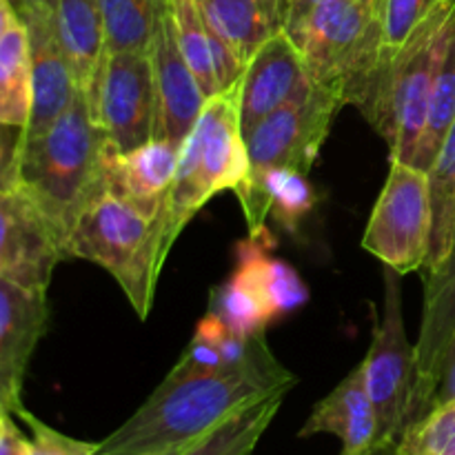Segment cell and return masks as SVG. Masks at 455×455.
<instances>
[{
  "mask_svg": "<svg viewBox=\"0 0 455 455\" xmlns=\"http://www.w3.org/2000/svg\"><path fill=\"white\" fill-rule=\"evenodd\" d=\"M296 382L271 354L265 333H258L243 363L204 376L164 378L127 422L98 443L96 455H145L182 447L216 429L238 409L293 389Z\"/></svg>",
  "mask_w": 455,
  "mask_h": 455,
  "instance_id": "obj_1",
  "label": "cell"
},
{
  "mask_svg": "<svg viewBox=\"0 0 455 455\" xmlns=\"http://www.w3.org/2000/svg\"><path fill=\"white\" fill-rule=\"evenodd\" d=\"M107 149L109 138L83 92L43 136L20 147L18 185L52 220L65 247L84 209L109 191Z\"/></svg>",
  "mask_w": 455,
  "mask_h": 455,
  "instance_id": "obj_2",
  "label": "cell"
},
{
  "mask_svg": "<svg viewBox=\"0 0 455 455\" xmlns=\"http://www.w3.org/2000/svg\"><path fill=\"white\" fill-rule=\"evenodd\" d=\"M455 0H443L398 52L378 65L358 109L389 145V160L411 164L425 132L435 71L453 29Z\"/></svg>",
  "mask_w": 455,
  "mask_h": 455,
  "instance_id": "obj_3",
  "label": "cell"
},
{
  "mask_svg": "<svg viewBox=\"0 0 455 455\" xmlns=\"http://www.w3.org/2000/svg\"><path fill=\"white\" fill-rule=\"evenodd\" d=\"M284 31L311 80L358 107L382 58L380 0H291Z\"/></svg>",
  "mask_w": 455,
  "mask_h": 455,
  "instance_id": "obj_4",
  "label": "cell"
},
{
  "mask_svg": "<svg viewBox=\"0 0 455 455\" xmlns=\"http://www.w3.org/2000/svg\"><path fill=\"white\" fill-rule=\"evenodd\" d=\"M163 209L156 216L114 191L93 200L67 240V258L93 262L109 271L127 300L147 320L164 260Z\"/></svg>",
  "mask_w": 455,
  "mask_h": 455,
  "instance_id": "obj_5",
  "label": "cell"
},
{
  "mask_svg": "<svg viewBox=\"0 0 455 455\" xmlns=\"http://www.w3.org/2000/svg\"><path fill=\"white\" fill-rule=\"evenodd\" d=\"M342 107L345 100L336 92L314 83L309 92L289 100L244 133L249 172L234 194L243 207L249 238L269 234L267 213L260 207L262 180L275 169H296L309 176Z\"/></svg>",
  "mask_w": 455,
  "mask_h": 455,
  "instance_id": "obj_6",
  "label": "cell"
},
{
  "mask_svg": "<svg viewBox=\"0 0 455 455\" xmlns=\"http://www.w3.org/2000/svg\"><path fill=\"white\" fill-rule=\"evenodd\" d=\"M403 275L385 267V309L373 327L363 364L364 385L378 416V444L398 447L411 425L416 387V345H411L403 315Z\"/></svg>",
  "mask_w": 455,
  "mask_h": 455,
  "instance_id": "obj_7",
  "label": "cell"
},
{
  "mask_svg": "<svg viewBox=\"0 0 455 455\" xmlns=\"http://www.w3.org/2000/svg\"><path fill=\"white\" fill-rule=\"evenodd\" d=\"M431 243L429 173L389 160V176L376 200L363 249L400 275L427 267Z\"/></svg>",
  "mask_w": 455,
  "mask_h": 455,
  "instance_id": "obj_8",
  "label": "cell"
},
{
  "mask_svg": "<svg viewBox=\"0 0 455 455\" xmlns=\"http://www.w3.org/2000/svg\"><path fill=\"white\" fill-rule=\"evenodd\" d=\"M89 107L118 151H132L154 140L158 102L149 53H109Z\"/></svg>",
  "mask_w": 455,
  "mask_h": 455,
  "instance_id": "obj_9",
  "label": "cell"
},
{
  "mask_svg": "<svg viewBox=\"0 0 455 455\" xmlns=\"http://www.w3.org/2000/svg\"><path fill=\"white\" fill-rule=\"evenodd\" d=\"M65 243L36 200L22 189H0V278L47 291Z\"/></svg>",
  "mask_w": 455,
  "mask_h": 455,
  "instance_id": "obj_10",
  "label": "cell"
},
{
  "mask_svg": "<svg viewBox=\"0 0 455 455\" xmlns=\"http://www.w3.org/2000/svg\"><path fill=\"white\" fill-rule=\"evenodd\" d=\"M185 145L194 154L198 176L209 198L234 191L249 172L247 145L240 124V80L209 98Z\"/></svg>",
  "mask_w": 455,
  "mask_h": 455,
  "instance_id": "obj_11",
  "label": "cell"
},
{
  "mask_svg": "<svg viewBox=\"0 0 455 455\" xmlns=\"http://www.w3.org/2000/svg\"><path fill=\"white\" fill-rule=\"evenodd\" d=\"M49 327L47 291L0 278V407L16 416L36 347Z\"/></svg>",
  "mask_w": 455,
  "mask_h": 455,
  "instance_id": "obj_12",
  "label": "cell"
},
{
  "mask_svg": "<svg viewBox=\"0 0 455 455\" xmlns=\"http://www.w3.org/2000/svg\"><path fill=\"white\" fill-rule=\"evenodd\" d=\"M314 84L300 49L287 31L271 36L251 56L240 78V124L249 133L260 120L274 114Z\"/></svg>",
  "mask_w": 455,
  "mask_h": 455,
  "instance_id": "obj_13",
  "label": "cell"
},
{
  "mask_svg": "<svg viewBox=\"0 0 455 455\" xmlns=\"http://www.w3.org/2000/svg\"><path fill=\"white\" fill-rule=\"evenodd\" d=\"M149 58L158 102L154 138L182 147L207 105V96L178 47L169 3L149 47Z\"/></svg>",
  "mask_w": 455,
  "mask_h": 455,
  "instance_id": "obj_14",
  "label": "cell"
},
{
  "mask_svg": "<svg viewBox=\"0 0 455 455\" xmlns=\"http://www.w3.org/2000/svg\"><path fill=\"white\" fill-rule=\"evenodd\" d=\"M20 18L29 36L31 56V114L22 129L25 145L43 136L69 109L80 89L58 43L53 13L27 9Z\"/></svg>",
  "mask_w": 455,
  "mask_h": 455,
  "instance_id": "obj_15",
  "label": "cell"
},
{
  "mask_svg": "<svg viewBox=\"0 0 455 455\" xmlns=\"http://www.w3.org/2000/svg\"><path fill=\"white\" fill-rule=\"evenodd\" d=\"M455 338V231L447 260L425 280V309L416 342V387L411 425L429 411L444 354ZM409 425V427H411Z\"/></svg>",
  "mask_w": 455,
  "mask_h": 455,
  "instance_id": "obj_16",
  "label": "cell"
},
{
  "mask_svg": "<svg viewBox=\"0 0 455 455\" xmlns=\"http://www.w3.org/2000/svg\"><path fill=\"white\" fill-rule=\"evenodd\" d=\"M320 434L340 438V455H373L389 449L378 444V416L364 385L363 364L347 373L345 380L315 404L300 429V438Z\"/></svg>",
  "mask_w": 455,
  "mask_h": 455,
  "instance_id": "obj_17",
  "label": "cell"
},
{
  "mask_svg": "<svg viewBox=\"0 0 455 455\" xmlns=\"http://www.w3.org/2000/svg\"><path fill=\"white\" fill-rule=\"evenodd\" d=\"M180 147L169 140H149L132 151L107 149V187L123 196L140 212L156 216L163 209L167 191L176 176Z\"/></svg>",
  "mask_w": 455,
  "mask_h": 455,
  "instance_id": "obj_18",
  "label": "cell"
},
{
  "mask_svg": "<svg viewBox=\"0 0 455 455\" xmlns=\"http://www.w3.org/2000/svg\"><path fill=\"white\" fill-rule=\"evenodd\" d=\"M56 34L76 84L92 102L105 65V27L98 0H58Z\"/></svg>",
  "mask_w": 455,
  "mask_h": 455,
  "instance_id": "obj_19",
  "label": "cell"
},
{
  "mask_svg": "<svg viewBox=\"0 0 455 455\" xmlns=\"http://www.w3.org/2000/svg\"><path fill=\"white\" fill-rule=\"evenodd\" d=\"M291 0H203L207 25L247 65L253 53L287 27Z\"/></svg>",
  "mask_w": 455,
  "mask_h": 455,
  "instance_id": "obj_20",
  "label": "cell"
},
{
  "mask_svg": "<svg viewBox=\"0 0 455 455\" xmlns=\"http://www.w3.org/2000/svg\"><path fill=\"white\" fill-rule=\"evenodd\" d=\"M269 243V234L262 235V238L243 240L235 249V262L247 267L249 274L256 280L258 289H260L262 298H265L267 307H269L271 315H274V320H278L305 305L309 291H307L305 283L293 267H289L283 260H275L267 253Z\"/></svg>",
  "mask_w": 455,
  "mask_h": 455,
  "instance_id": "obj_21",
  "label": "cell"
},
{
  "mask_svg": "<svg viewBox=\"0 0 455 455\" xmlns=\"http://www.w3.org/2000/svg\"><path fill=\"white\" fill-rule=\"evenodd\" d=\"M287 391H278L231 413L225 422L191 443L180 455H253L258 443L278 416Z\"/></svg>",
  "mask_w": 455,
  "mask_h": 455,
  "instance_id": "obj_22",
  "label": "cell"
},
{
  "mask_svg": "<svg viewBox=\"0 0 455 455\" xmlns=\"http://www.w3.org/2000/svg\"><path fill=\"white\" fill-rule=\"evenodd\" d=\"M31 114V56L25 22L0 38V123L20 127Z\"/></svg>",
  "mask_w": 455,
  "mask_h": 455,
  "instance_id": "obj_23",
  "label": "cell"
},
{
  "mask_svg": "<svg viewBox=\"0 0 455 455\" xmlns=\"http://www.w3.org/2000/svg\"><path fill=\"white\" fill-rule=\"evenodd\" d=\"M105 27V52L149 53L167 0H98Z\"/></svg>",
  "mask_w": 455,
  "mask_h": 455,
  "instance_id": "obj_24",
  "label": "cell"
},
{
  "mask_svg": "<svg viewBox=\"0 0 455 455\" xmlns=\"http://www.w3.org/2000/svg\"><path fill=\"white\" fill-rule=\"evenodd\" d=\"M431 189V243L427 274L438 269L451 251L455 231V123L444 138L434 167L429 169Z\"/></svg>",
  "mask_w": 455,
  "mask_h": 455,
  "instance_id": "obj_25",
  "label": "cell"
},
{
  "mask_svg": "<svg viewBox=\"0 0 455 455\" xmlns=\"http://www.w3.org/2000/svg\"><path fill=\"white\" fill-rule=\"evenodd\" d=\"M209 311L243 336L265 333L274 323L269 307L247 267L235 262L234 274L212 291Z\"/></svg>",
  "mask_w": 455,
  "mask_h": 455,
  "instance_id": "obj_26",
  "label": "cell"
},
{
  "mask_svg": "<svg viewBox=\"0 0 455 455\" xmlns=\"http://www.w3.org/2000/svg\"><path fill=\"white\" fill-rule=\"evenodd\" d=\"M455 123V7H453V29L451 38H449L444 56L440 60L438 71H435L434 89H431L429 98V111H427L425 132H422L420 142H418L416 158H413V167L422 169L429 173L434 167L435 156H438L440 147H443L444 138L451 132Z\"/></svg>",
  "mask_w": 455,
  "mask_h": 455,
  "instance_id": "obj_27",
  "label": "cell"
},
{
  "mask_svg": "<svg viewBox=\"0 0 455 455\" xmlns=\"http://www.w3.org/2000/svg\"><path fill=\"white\" fill-rule=\"evenodd\" d=\"M167 3L178 47H180L187 65L194 71L200 89L209 100L220 92H218L216 71H213L212 40H209V25L203 12V0H167Z\"/></svg>",
  "mask_w": 455,
  "mask_h": 455,
  "instance_id": "obj_28",
  "label": "cell"
},
{
  "mask_svg": "<svg viewBox=\"0 0 455 455\" xmlns=\"http://www.w3.org/2000/svg\"><path fill=\"white\" fill-rule=\"evenodd\" d=\"M315 191L307 180V173L296 169H275L262 180L260 207L267 216H274L287 231H296L302 218L314 209Z\"/></svg>",
  "mask_w": 455,
  "mask_h": 455,
  "instance_id": "obj_29",
  "label": "cell"
},
{
  "mask_svg": "<svg viewBox=\"0 0 455 455\" xmlns=\"http://www.w3.org/2000/svg\"><path fill=\"white\" fill-rule=\"evenodd\" d=\"M395 455H455V398L409 427L398 440Z\"/></svg>",
  "mask_w": 455,
  "mask_h": 455,
  "instance_id": "obj_30",
  "label": "cell"
},
{
  "mask_svg": "<svg viewBox=\"0 0 455 455\" xmlns=\"http://www.w3.org/2000/svg\"><path fill=\"white\" fill-rule=\"evenodd\" d=\"M443 0H380L382 58L398 52L416 27L434 12Z\"/></svg>",
  "mask_w": 455,
  "mask_h": 455,
  "instance_id": "obj_31",
  "label": "cell"
},
{
  "mask_svg": "<svg viewBox=\"0 0 455 455\" xmlns=\"http://www.w3.org/2000/svg\"><path fill=\"white\" fill-rule=\"evenodd\" d=\"M31 431V453L29 455H96L98 443H83V440L69 438L53 427L44 425L40 418L27 411L25 407L16 413Z\"/></svg>",
  "mask_w": 455,
  "mask_h": 455,
  "instance_id": "obj_32",
  "label": "cell"
},
{
  "mask_svg": "<svg viewBox=\"0 0 455 455\" xmlns=\"http://www.w3.org/2000/svg\"><path fill=\"white\" fill-rule=\"evenodd\" d=\"M231 367L225 360L222 351L218 349L216 342L212 340L207 331H203L200 327H196L194 338L187 345V349L182 351V355L178 358V363L173 364L172 371L167 373V378H191V376H204V373H216L222 369Z\"/></svg>",
  "mask_w": 455,
  "mask_h": 455,
  "instance_id": "obj_33",
  "label": "cell"
},
{
  "mask_svg": "<svg viewBox=\"0 0 455 455\" xmlns=\"http://www.w3.org/2000/svg\"><path fill=\"white\" fill-rule=\"evenodd\" d=\"M22 129L0 123V189L18 187Z\"/></svg>",
  "mask_w": 455,
  "mask_h": 455,
  "instance_id": "obj_34",
  "label": "cell"
},
{
  "mask_svg": "<svg viewBox=\"0 0 455 455\" xmlns=\"http://www.w3.org/2000/svg\"><path fill=\"white\" fill-rule=\"evenodd\" d=\"M453 398H455V338L451 340V345H449L447 354H444L443 364H440L438 385H435L434 398H431V403H429V411L434 407H438V404L449 403V400H453Z\"/></svg>",
  "mask_w": 455,
  "mask_h": 455,
  "instance_id": "obj_35",
  "label": "cell"
},
{
  "mask_svg": "<svg viewBox=\"0 0 455 455\" xmlns=\"http://www.w3.org/2000/svg\"><path fill=\"white\" fill-rule=\"evenodd\" d=\"M31 443L20 434L12 416H7L0 425V455H29Z\"/></svg>",
  "mask_w": 455,
  "mask_h": 455,
  "instance_id": "obj_36",
  "label": "cell"
},
{
  "mask_svg": "<svg viewBox=\"0 0 455 455\" xmlns=\"http://www.w3.org/2000/svg\"><path fill=\"white\" fill-rule=\"evenodd\" d=\"M20 20L22 18L18 16V12L13 9L12 0H0V38H3V36Z\"/></svg>",
  "mask_w": 455,
  "mask_h": 455,
  "instance_id": "obj_37",
  "label": "cell"
},
{
  "mask_svg": "<svg viewBox=\"0 0 455 455\" xmlns=\"http://www.w3.org/2000/svg\"><path fill=\"white\" fill-rule=\"evenodd\" d=\"M56 7H58V0H25V12L27 9H38V12L56 13Z\"/></svg>",
  "mask_w": 455,
  "mask_h": 455,
  "instance_id": "obj_38",
  "label": "cell"
},
{
  "mask_svg": "<svg viewBox=\"0 0 455 455\" xmlns=\"http://www.w3.org/2000/svg\"><path fill=\"white\" fill-rule=\"evenodd\" d=\"M196 443V440H194ZM191 444V443H189ZM189 444H182V447H172V449H163V451H154V453H145V455H180L182 451H185Z\"/></svg>",
  "mask_w": 455,
  "mask_h": 455,
  "instance_id": "obj_39",
  "label": "cell"
},
{
  "mask_svg": "<svg viewBox=\"0 0 455 455\" xmlns=\"http://www.w3.org/2000/svg\"><path fill=\"white\" fill-rule=\"evenodd\" d=\"M12 4L18 12V16H22V12H25V0H12Z\"/></svg>",
  "mask_w": 455,
  "mask_h": 455,
  "instance_id": "obj_40",
  "label": "cell"
},
{
  "mask_svg": "<svg viewBox=\"0 0 455 455\" xmlns=\"http://www.w3.org/2000/svg\"><path fill=\"white\" fill-rule=\"evenodd\" d=\"M373 455H395V447H389V449H380V451H378V453H373Z\"/></svg>",
  "mask_w": 455,
  "mask_h": 455,
  "instance_id": "obj_41",
  "label": "cell"
},
{
  "mask_svg": "<svg viewBox=\"0 0 455 455\" xmlns=\"http://www.w3.org/2000/svg\"><path fill=\"white\" fill-rule=\"evenodd\" d=\"M7 416H12V413H7L3 407H0V425H3V420H4V418H7Z\"/></svg>",
  "mask_w": 455,
  "mask_h": 455,
  "instance_id": "obj_42",
  "label": "cell"
}]
</instances>
